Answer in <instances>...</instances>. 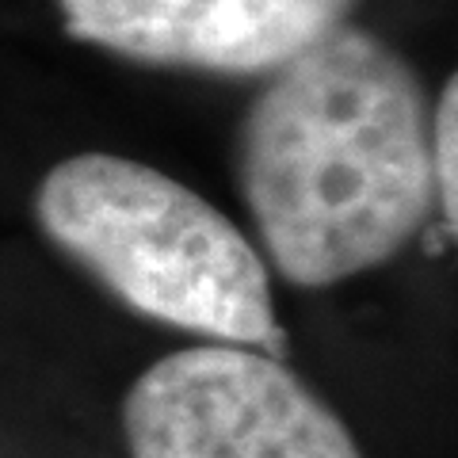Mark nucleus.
Listing matches in <instances>:
<instances>
[{
    "instance_id": "f257e3e1",
    "label": "nucleus",
    "mask_w": 458,
    "mask_h": 458,
    "mask_svg": "<svg viewBox=\"0 0 458 458\" xmlns=\"http://www.w3.org/2000/svg\"><path fill=\"white\" fill-rule=\"evenodd\" d=\"M237 180L279 276L318 291L378 267L436 214L432 107L405 57L344 23L249 104Z\"/></svg>"
},
{
    "instance_id": "f03ea898",
    "label": "nucleus",
    "mask_w": 458,
    "mask_h": 458,
    "mask_svg": "<svg viewBox=\"0 0 458 458\" xmlns=\"http://www.w3.org/2000/svg\"><path fill=\"white\" fill-rule=\"evenodd\" d=\"M35 214L42 233L126 310L271 360L286 355L260 252L180 180L131 157L77 153L42 176Z\"/></svg>"
},
{
    "instance_id": "7ed1b4c3",
    "label": "nucleus",
    "mask_w": 458,
    "mask_h": 458,
    "mask_svg": "<svg viewBox=\"0 0 458 458\" xmlns=\"http://www.w3.org/2000/svg\"><path fill=\"white\" fill-rule=\"evenodd\" d=\"M123 432L134 458H363L291 367L241 344L157 360L123 401Z\"/></svg>"
},
{
    "instance_id": "20e7f679",
    "label": "nucleus",
    "mask_w": 458,
    "mask_h": 458,
    "mask_svg": "<svg viewBox=\"0 0 458 458\" xmlns=\"http://www.w3.org/2000/svg\"><path fill=\"white\" fill-rule=\"evenodd\" d=\"M360 0H57L77 42L161 69L267 77L352 20Z\"/></svg>"
},
{
    "instance_id": "39448f33",
    "label": "nucleus",
    "mask_w": 458,
    "mask_h": 458,
    "mask_svg": "<svg viewBox=\"0 0 458 458\" xmlns=\"http://www.w3.org/2000/svg\"><path fill=\"white\" fill-rule=\"evenodd\" d=\"M454 138H458V84L447 77L443 92L432 111V180H436V210L447 222V233H454V199H458V180H454Z\"/></svg>"
}]
</instances>
